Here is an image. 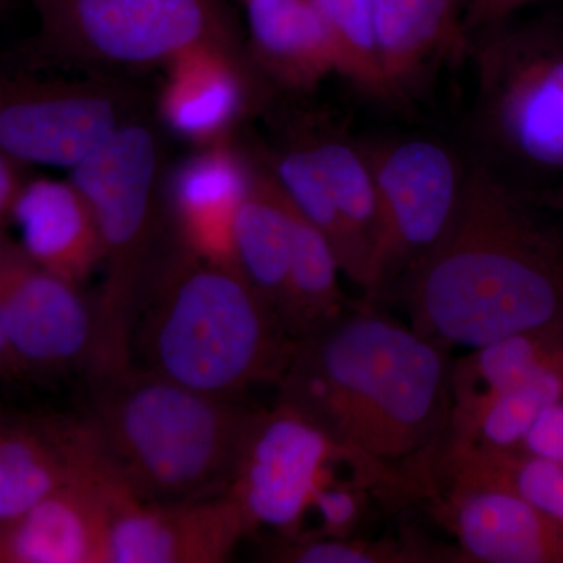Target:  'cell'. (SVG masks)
<instances>
[{"label":"cell","instance_id":"1","mask_svg":"<svg viewBox=\"0 0 563 563\" xmlns=\"http://www.w3.org/2000/svg\"><path fill=\"white\" fill-rule=\"evenodd\" d=\"M410 325L476 350L563 324V225L488 166L468 169L450 231L398 285Z\"/></svg>","mask_w":563,"mask_h":563},{"label":"cell","instance_id":"2","mask_svg":"<svg viewBox=\"0 0 563 563\" xmlns=\"http://www.w3.org/2000/svg\"><path fill=\"white\" fill-rule=\"evenodd\" d=\"M451 365L450 347L368 302L296 343L279 401L355 453L417 472L450 426Z\"/></svg>","mask_w":563,"mask_h":563},{"label":"cell","instance_id":"3","mask_svg":"<svg viewBox=\"0 0 563 563\" xmlns=\"http://www.w3.org/2000/svg\"><path fill=\"white\" fill-rule=\"evenodd\" d=\"M162 255L132 336V363L213 398L277 384L296 343L235 266L180 244Z\"/></svg>","mask_w":563,"mask_h":563},{"label":"cell","instance_id":"4","mask_svg":"<svg viewBox=\"0 0 563 563\" xmlns=\"http://www.w3.org/2000/svg\"><path fill=\"white\" fill-rule=\"evenodd\" d=\"M85 417L125 490L143 503L224 495L254 410L131 363L92 380Z\"/></svg>","mask_w":563,"mask_h":563},{"label":"cell","instance_id":"5","mask_svg":"<svg viewBox=\"0 0 563 563\" xmlns=\"http://www.w3.org/2000/svg\"><path fill=\"white\" fill-rule=\"evenodd\" d=\"M163 172L161 140L143 118L125 124L69 169V180L90 203L101 240L91 383L132 363L133 328L162 258L168 221Z\"/></svg>","mask_w":563,"mask_h":563},{"label":"cell","instance_id":"6","mask_svg":"<svg viewBox=\"0 0 563 563\" xmlns=\"http://www.w3.org/2000/svg\"><path fill=\"white\" fill-rule=\"evenodd\" d=\"M38 27L13 63L31 70L125 76L199 46L247 52L225 0H25Z\"/></svg>","mask_w":563,"mask_h":563},{"label":"cell","instance_id":"7","mask_svg":"<svg viewBox=\"0 0 563 563\" xmlns=\"http://www.w3.org/2000/svg\"><path fill=\"white\" fill-rule=\"evenodd\" d=\"M479 122L521 172L563 176V25L492 27L479 47Z\"/></svg>","mask_w":563,"mask_h":563},{"label":"cell","instance_id":"8","mask_svg":"<svg viewBox=\"0 0 563 563\" xmlns=\"http://www.w3.org/2000/svg\"><path fill=\"white\" fill-rule=\"evenodd\" d=\"M340 463L368 473L391 490L406 487V474L343 446L306 415L277 401L273 409L252 412L225 495L239 507L250 533L265 528L277 532V539H292L301 533L314 492Z\"/></svg>","mask_w":563,"mask_h":563},{"label":"cell","instance_id":"9","mask_svg":"<svg viewBox=\"0 0 563 563\" xmlns=\"http://www.w3.org/2000/svg\"><path fill=\"white\" fill-rule=\"evenodd\" d=\"M125 76L0 66V154L24 166L74 168L143 113Z\"/></svg>","mask_w":563,"mask_h":563},{"label":"cell","instance_id":"10","mask_svg":"<svg viewBox=\"0 0 563 563\" xmlns=\"http://www.w3.org/2000/svg\"><path fill=\"white\" fill-rule=\"evenodd\" d=\"M363 150L379 202L377 298L398 287L442 242L461 207L468 172L437 141H383Z\"/></svg>","mask_w":563,"mask_h":563},{"label":"cell","instance_id":"11","mask_svg":"<svg viewBox=\"0 0 563 563\" xmlns=\"http://www.w3.org/2000/svg\"><path fill=\"white\" fill-rule=\"evenodd\" d=\"M81 288L41 268L0 233V329L31 383L90 373L98 318Z\"/></svg>","mask_w":563,"mask_h":563},{"label":"cell","instance_id":"12","mask_svg":"<svg viewBox=\"0 0 563 563\" xmlns=\"http://www.w3.org/2000/svg\"><path fill=\"white\" fill-rule=\"evenodd\" d=\"M250 533L228 495L180 503L125 496L111 517L107 563H222Z\"/></svg>","mask_w":563,"mask_h":563},{"label":"cell","instance_id":"13","mask_svg":"<svg viewBox=\"0 0 563 563\" xmlns=\"http://www.w3.org/2000/svg\"><path fill=\"white\" fill-rule=\"evenodd\" d=\"M128 495L109 465L55 488L0 526V563H107L111 517Z\"/></svg>","mask_w":563,"mask_h":563},{"label":"cell","instance_id":"14","mask_svg":"<svg viewBox=\"0 0 563 563\" xmlns=\"http://www.w3.org/2000/svg\"><path fill=\"white\" fill-rule=\"evenodd\" d=\"M106 465L85 415L0 409V526L55 488Z\"/></svg>","mask_w":563,"mask_h":563},{"label":"cell","instance_id":"15","mask_svg":"<svg viewBox=\"0 0 563 563\" xmlns=\"http://www.w3.org/2000/svg\"><path fill=\"white\" fill-rule=\"evenodd\" d=\"M426 495L461 563H563V525L512 493L440 485Z\"/></svg>","mask_w":563,"mask_h":563},{"label":"cell","instance_id":"16","mask_svg":"<svg viewBox=\"0 0 563 563\" xmlns=\"http://www.w3.org/2000/svg\"><path fill=\"white\" fill-rule=\"evenodd\" d=\"M163 69L157 101L163 124L198 147L229 141L257 96L247 52L209 44L184 52Z\"/></svg>","mask_w":563,"mask_h":563},{"label":"cell","instance_id":"17","mask_svg":"<svg viewBox=\"0 0 563 563\" xmlns=\"http://www.w3.org/2000/svg\"><path fill=\"white\" fill-rule=\"evenodd\" d=\"M252 163L229 141L199 147L166 181L174 242L209 261L232 265V228L251 184Z\"/></svg>","mask_w":563,"mask_h":563},{"label":"cell","instance_id":"18","mask_svg":"<svg viewBox=\"0 0 563 563\" xmlns=\"http://www.w3.org/2000/svg\"><path fill=\"white\" fill-rule=\"evenodd\" d=\"M16 243L41 268L84 287L101 269V240L90 203L68 180L38 179L22 185L11 210Z\"/></svg>","mask_w":563,"mask_h":563},{"label":"cell","instance_id":"19","mask_svg":"<svg viewBox=\"0 0 563 563\" xmlns=\"http://www.w3.org/2000/svg\"><path fill=\"white\" fill-rule=\"evenodd\" d=\"M250 55L285 87L312 88L336 73L331 35L313 0H242Z\"/></svg>","mask_w":563,"mask_h":563},{"label":"cell","instance_id":"20","mask_svg":"<svg viewBox=\"0 0 563 563\" xmlns=\"http://www.w3.org/2000/svg\"><path fill=\"white\" fill-rule=\"evenodd\" d=\"M424 485V493L440 485L509 492L563 525V465L523 448L443 440L426 462Z\"/></svg>","mask_w":563,"mask_h":563},{"label":"cell","instance_id":"21","mask_svg":"<svg viewBox=\"0 0 563 563\" xmlns=\"http://www.w3.org/2000/svg\"><path fill=\"white\" fill-rule=\"evenodd\" d=\"M291 255V203L269 166L252 163L250 188L233 221L232 261L277 318L287 291Z\"/></svg>","mask_w":563,"mask_h":563},{"label":"cell","instance_id":"22","mask_svg":"<svg viewBox=\"0 0 563 563\" xmlns=\"http://www.w3.org/2000/svg\"><path fill=\"white\" fill-rule=\"evenodd\" d=\"M459 0H374L380 63L390 98L420 81L439 54L462 41Z\"/></svg>","mask_w":563,"mask_h":563},{"label":"cell","instance_id":"23","mask_svg":"<svg viewBox=\"0 0 563 563\" xmlns=\"http://www.w3.org/2000/svg\"><path fill=\"white\" fill-rule=\"evenodd\" d=\"M550 372L563 373V324L514 333L476 347L451 365V418Z\"/></svg>","mask_w":563,"mask_h":563},{"label":"cell","instance_id":"24","mask_svg":"<svg viewBox=\"0 0 563 563\" xmlns=\"http://www.w3.org/2000/svg\"><path fill=\"white\" fill-rule=\"evenodd\" d=\"M291 203V202H290ZM292 255L279 320L292 342L309 339L350 312L339 261L324 235L292 207Z\"/></svg>","mask_w":563,"mask_h":563},{"label":"cell","instance_id":"25","mask_svg":"<svg viewBox=\"0 0 563 563\" xmlns=\"http://www.w3.org/2000/svg\"><path fill=\"white\" fill-rule=\"evenodd\" d=\"M274 179L296 210L324 235L344 276L372 298L373 269L333 202L309 147H291L269 163Z\"/></svg>","mask_w":563,"mask_h":563},{"label":"cell","instance_id":"26","mask_svg":"<svg viewBox=\"0 0 563 563\" xmlns=\"http://www.w3.org/2000/svg\"><path fill=\"white\" fill-rule=\"evenodd\" d=\"M306 146L312 152L347 229L372 265L373 292L369 302H373L377 287L380 217L376 181L366 152L351 141L335 136H324Z\"/></svg>","mask_w":563,"mask_h":563},{"label":"cell","instance_id":"27","mask_svg":"<svg viewBox=\"0 0 563 563\" xmlns=\"http://www.w3.org/2000/svg\"><path fill=\"white\" fill-rule=\"evenodd\" d=\"M563 401V373L532 377L451 418L443 440L487 448H521L533 422L547 407Z\"/></svg>","mask_w":563,"mask_h":563},{"label":"cell","instance_id":"28","mask_svg":"<svg viewBox=\"0 0 563 563\" xmlns=\"http://www.w3.org/2000/svg\"><path fill=\"white\" fill-rule=\"evenodd\" d=\"M331 35L336 73L373 96L390 99L377 43L374 0H313Z\"/></svg>","mask_w":563,"mask_h":563},{"label":"cell","instance_id":"29","mask_svg":"<svg viewBox=\"0 0 563 563\" xmlns=\"http://www.w3.org/2000/svg\"><path fill=\"white\" fill-rule=\"evenodd\" d=\"M265 561L276 563H461L459 551L437 550L418 539L368 540L298 536L276 539Z\"/></svg>","mask_w":563,"mask_h":563},{"label":"cell","instance_id":"30","mask_svg":"<svg viewBox=\"0 0 563 563\" xmlns=\"http://www.w3.org/2000/svg\"><path fill=\"white\" fill-rule=\"evenodd\" d=\"M366 485L355 481L328 479L317 488L313 495L312 509L317 510L321 520L320 537L332 539H350L357 528L366 506Z\"/></svg>","mask_w":563,"mask_h":563},{"label":"cell","instance_id":"31","mask_svg":"<svg viewBox=\"0 0 563 563\" xmlns=\"http://www.w3.org/2000/svg\"><path fill=\"white\" fill-rule=\"evenodd\" d=\"M528 453L563 465V401L547 407L521 444Z\"/></svg>","mask_w":563,"mask_h":563},{"label":"cell","instance_id":"32","mask_svg":"<svg viewBox=\"0 0 563 563\" xmlns=\"http://www.w3.org/2000/svg\"><path fill=\"white\" fill-rule=\"evenodd\" d=\"M25 168L27 166L0 154V233L5 232L3 229L10 224L14 201L20 195L22 185L29 179Z\"/></svg>","mask_w":563,"mask_h":563},{"label":"cell","instance_id":"33","mask_svg":"<svg viewBox=\"0 0 563 563\" xmlns=\"http://www.w3.org/2000/svg\"><path fill=\"white\" fill-rule=\"evenodd\" d=\"M531 0H466L470 21L474 25H487L488 29L503 24L514 11L521 9Z\"/></svg>","mask_w":563,"mask_h":563},{"label":"cell","instance_id":"34","mask_svg":"<svg viewBox=\"0 0 563 563\" xmlns=\"http://www.w3.org/2000/svg\"><path fill=\"white\" fill-rule=\"evenodd\" d=\"M0 383L2 384H25L31 383L25 373L22 372L20 363L11 354L2 329H0Z\"/></svg>","mask_w":563,"mask_h":563},{"label":"cell","instance_id":"35","mask_svg":"<svg viewBox=\"0 0 563 563\" xmlns=\"http://www.w3.org/2000/svg\"><path fill=\"white\" fill-rule=\"evenodd\" d=\"M537 196H539L540 201H542L544 206L550 207V209L558 214L563 225V187L559 188V190L548 191Z\"/></svg>","mask_w":563,"mask_h":563},{"label":"cell","instance_id":"36","mask_svg":"<svg viewBox=\"0 0 563 563\" xmlns=\"http://www.w3.org/2000/svg\"><path fill=\"white\" fill-rule=\"evenodd\" d=\"M7 3H9V0H0V13L5 10Z\"/></svg>","mask_w":563,"mask_h":563},{"label":"cell","instance_id":"37","mask_svg":"<svg viewBox=\"0 0 563 563\" xmlns=\"http://www.w3.org/2000/svg\"><path fill=\"white\" fill-rule=\"evenodd\" d=\"M531 2H532V0H531Z\"/></svg>","mask_w":563,"mask_h":563}]
</instances>
